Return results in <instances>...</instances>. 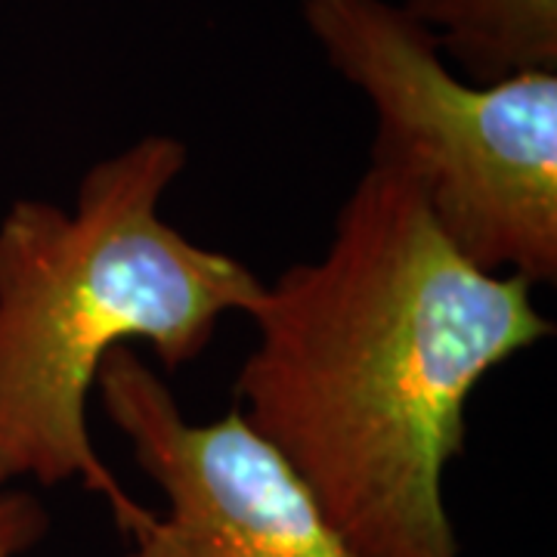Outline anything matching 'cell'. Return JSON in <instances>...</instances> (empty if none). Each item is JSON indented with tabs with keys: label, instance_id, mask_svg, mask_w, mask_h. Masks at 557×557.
Returning <instances> with one entry per match:
<instances>
[{
	"label": "cell",
	"instance_id": "obj_1",
	"mask_svg": "<svg viewBox=\"0 0 557 557\" xmlns=\"http://www.w3.org/2000/svg\"><path fill=\"white\" fill-rule=\"evenodd\" d=\"M236 409L359 557H458L443 480L480 381L555 335L533 282L490 273L416 186L369 164L325 255L248 310Z\"/></svg>",
	"mask_w": 557,
	"mask_h": 557
},
{
	"label": "cell",
	"instance_id": "obj_2",
	"mask_svg": "<svg viewBox=\"0 0 557 557\" xmlns=\"http://www.w3.org/2000/svg\"><path fill=\"white\" fill-rule=\"evenodd\" d=\"M186 143L149 134L81 177L75 208L20 199L0 220V490L78 480L127 539L156 511L121 490L94 446L87 399L102 362L146 344L164 372L199 359L263 282L161 218Z\"/></svg>",
	"mask_w": 557,
	"mask_h": 557
},
{
	"label": "cell",
	"instance_id": "obj_3",
	"mask_svg": "<svg viewBox=\"0 0 557 557\" xmlns=\"http://www.w3.org/2000/svg\"><path fill=\"white\" fill-rule=\"evenodd\" d=\"M322 57L375 115L369 164L416 186L490 273L557 278V72L478 84L391 0H300Z\"/></svg>",
	"mask_w": 557,
	"mask_h": 557
},
{
	"label": "cell",
	"instance_id": "obj_4",
	"mask_svg": "<svg viewBox=\"0 0 557 557\" xmlns=\"http://www.w3.org/2000/svg\"><path fill=\"white\" fill-rule=\"evenodd\" d=\"M94 394L164 496L124 557H359L236 406L189 421L134 347L106 357Z\"/></svg>",
	"mask_w": 557,
	"mask_h": 557
},
{
	"label": "cell",
	"instance_id": "obj_5",
	"mask_svg": "<svg viewBox=\"0 0 557 557\" xmlns=\"http://www.w3.org/2000/svg\"><path fill=\"white\" fill-rule=\"evenodd\" d=\"M468 81L557 72V0H403Z\"/></svg>",
	"mask_w": 557,
	"mask_h": 557
},
{
	"label": "cell",
	"instance_id": "obj_6",
	"mask_svg": "<svg viewBox=\"0 0 557 557\" xmlns=\"http://www.w3.org/2000/svg\"><path fill=\"white\" fill-rule=\"evenodd\" d=\"M50 530V515L28 493L0 490V557H20Z\"/></svg>",
	"mask_w": 557,
	"mask_h": 557
}]
</instances>
